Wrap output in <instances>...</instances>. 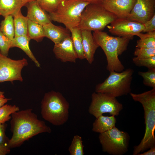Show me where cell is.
Returning a JSON list of instances; mask_svg holds the SVG:
<instances>
[{
	"instance_id": "obj_35",
	"label": "cell",
	"mask_w": 155,
	"mask_h": 155,
	"mask_svg": "<svg viewBox=\"0 0 155 155\" xmlns=\"http://www.w3.org/2000/svg\"><path fill=\"white\" fill-rule=\"evenodd\" d=\"M4 94L3 92L0 91V107L11 100L10 98H5Z\"/></svg>"
},
{
	"instance_id": "obj_32",
	"label": "cell",
	"mask_w": 155,
	"mask_h": 155,
	"mask_svg": "<svg viewBox=\"0 0 155 155\" xmlns=\"http://www.w3.org/2000/svg\"><path fill=\"white\" fill-rule=\"evenodd\" d=\"M134 55L140 58H145L152 57L155 56V48H136Z\"/></svg>"
},
{
	"instance_id": "obj_37",
	"label": "cell",
	"mask_w": 155,
	"mask_h": 155,
	"mask_svg": "<svg viewBox=\"0 0 155 155\" xmlns=\"http://www.w3.org/2000/svg\"><path fill=\"white\" fill-rule=\"evenodd\" d=\"M148 151L138 155H155V146L150 148Z\"/></svg>"
},
{
	"instance_id": "obj_18",
	"label": "cell",
	"mask_w": 155,
	"mask_h": 155,
	"mask_svg": "<svg viewBox=\"0 0 155 155\" xmlns=\"http://www.w3.org/2000/svg\"><path fill=\"white\" fill-rule=\"evenodd\" d=\"M26 3L22 0H0V15L4 18L9 15L13 16Z\"/></svg>"
},
{
	"instance_id": "obj_21",
	"label": "cell",
	"mask_w": 155,
	"mask_h": 155,
	"mask_svg": "<svg viewBox=\"0 0 155 155\" xmlns=\"http://www.w3.org/2000/svg\"><path fill=\"white\" fill-rule=\"evenodd\" d=\"M69 31L73 45L78 58L80 59H85L81 30L77 27L71 29Z\"/></svg>"
},
{
	"instance_id": "obj_38",
	"label": "cell",
	"mask_w": 155,
	"mask_h": 155,
	"mask_svg": "<svg viewBox=\"0 0 155 155\" xmlns=\"http://www.w3.org/2000/svg\"><path fill=\"white\" fill-rule=\"evenodd\" d=\"M90 3H100L102 0H84Z\"/></svg>"
},
{
	"instance_id": "obj_10",
	"label": "cell",
	"mask_w": 155,
	"mask_h": 155,
	"mask_svg": "<svg viewBox=\"0 0 155 155\" xmlns=\"http://www.w3.org/2000/svg\"><path fill=\"white\" fill-rule=\"evenodd\" d=\"M28 65L27 60L25 58L13 60L0 52V83L7 81L12 82L16 80L22 82L21 71Z\"/></svg>"
},
{
	"instance_id": "obj_29",
	"label": "cell",
	"mask_w": 155,
	"mask_h": 155,
	"mask_svg": "<svg viewBox=\"0 0 155 155\" xmlns=\"http://www.w3.org/2000/svg\"><path fill=\"white\" fill-rule=\"evenodd\" d=\"M61 0H36L39 6L47 12L51 13L57 9Z\"/></svg>"
},
{
	"instance_id": "obj_5",
	"label": "cell",
	"mask_w": 155,
	"mask_h": 155,
	"mask_svg": "<svg viewBox=\"0 0 155 155\" xmlns=\"http://www.w3.org/2000/svg\"><path fill=\"white\" fill-rule=\"evenodd\" d=\"M89 3L84 0H61L56 9L49 13L50 19L63 24L69 30L78 27L82 13Z\"/></svg>"
},
{
	"instance_id": "obj_36",
	"label": "cell",
	"mask_w": 155,
	"mask_h": 155,
	"mask_svg": "<svg viewBox=\"0 0 155 155\" xmlns=\"http://www.w3.org/2000/svg\"><path fill=\"white\" fill-rule=\"evenodd\" d=\"M10 150L6 146L0 145V155H5L10 153Z\"/></svg>"
},
{
	"instance_id": "obj_34",
	"label": "cell",
	"mask_w": 155,
	"mask_h": 155,
	"mask_svg": "<svg viewBox=\"0 0 155 155\" xmlns=\"http://www.w3.org/2000/svg\"><path fill=\"white\" fill-rule=\"evenodd\" d=\"M143 25L144 28L142 32H147L155 31V14Z\"/></svg>"
},
{
	"instance_id": "obj_17",
	"label": "cell",
	"mask_w": 155,
	"mask_h": 155,
	"mask_svg": "<svg viewBox=\"0 0 155 155\" xmlns=\"http://www.w3.org/2000/svg\"><path fill=\"white\" fill-rule=\"evenodd\" d=\"M81 32L85 59L91 64L94 60L96 51L99 46L95 40L91 31L82 30Z\"/></svg>"
},
{
	"instance_id": "obj_4",
	"label": "cell",
	"mask_w": 155,
	"mask_h": 155,
	"mask_svg": "<svg viewBox=\"0 0 155 155\" xmlns=\"http://www.w3.org/2000/svg\"><path fill=\"white\" fill-rule=\"evenodd\" d=\"M69 104L60 92L46 93L41 102V113L45 120L55 126L64 124L69 117Z\"/></svg>"
},
{
	"instance_id": "obj_42",
	"label": "cell",
	"mask_w": 155,
	"mask_h": 155,
	"mask_svg": "<svg viewBox=\"0 0 155 155\" xmlns=\"http://www.w3.org/2000/svg\"></svg>"
},
{
	"instance_id": "obj_40",
	"label": "cell",
	"mask_w": 155,
	"mask_h": 155,
	"mask_svg": "<svg viewBox=\"0 0 155 155\" xmlns=\"http://www.w3.org/2000/svg\"></svg>"
},
{
	"instance_id": "obj_39",
	"label": "cell",
	"mask_w": 155,
	"mask_h": 155,
	"mask_svg": "<svg viewBox=\"0 0 155 155\" xmlns=\"http://www.w3.org/2000/svg\"><path fill=\"white\" fill-rule=\"evenodd\" d=\"M23 1H24V2H26V3H27L30 2L32 1H35L36 0H22Z\"/></svg>"
},
{
	"instance_id": "obj_8",
	"label": "cell",
	"mask_w": 155,
	"mask_h": 155,
	"mask_svg": "<svg viewBox=\"0 0 155 155\" xmlns=\"http://www.w3.org/2000/svg\"><path fill=\"white\" fill-rule=\"evenodd\" d=\"M99 139L104 152L112 155H121L128 151L129 134L115 126L104 132L100 133Z\"/></svg>"
},
{
	"instance_id": "obj_26",
	"label": "cell",
	"mask_w": 155,
	"mask_h": 155,
	"mask_svg": "<svg viewBox=\"0 0 155 155\" xmlns=\"http://www.w3.org/2000/svg\"><path fill=\"white\" fill-rule=\"evenodd\" d=\"M82 137L78 135L74 136L68 150L71 155H84V152Z\"/></svg>"
},
{
	"instance_id": "obj_3",
	"label": "cell",
	"mask_w": 155,
	"mask_h": 155,
	"mask_svg": "<svg viewBox=\"0 0 155 155\" xmlns=\"http://www.w3.org/2000/svg\"><path fill=\"white\" fill-rule=\"evenodd\" d=\"M93 35L99 46L104 51L107 61L106 69L109 72H121L125 67L118 56L126 51L130 38L114 37L102 31H94Z\"/></svg>"
},
{
	"instance_id": "obj_41",
	"label": "cell",
	"mask_w": 155,
	"mask_h": 155,
	"mask_svg": "<svg viewBox=\"0 0 155 155\" xmlns=\"http://www.w3.org/2000/svg\"></svg>"
},
{
	"instance_id": "obj_28",
	"label": "cell",
	"mask_w": 155,
	"mask_h": 155,
	"mask_svg": "<svg viewBox=\"0 0 155 155\" xmlns=\"http://www.w3.org/2000/svg\"><path fill=\"white\" fill-rule=\"evenodd\" d=\"M138 74L143 78L144 85L155 88V68L148 69L146 72L139 71Z\"/></svg>"
},
{
	"instance_id": "obj_25",
	"label": "cell",
	"mask_w": 155,
	"mask_h": 155,
	"mask_svg": "<svg viewBox=\"0 0 155 155\" xmlns=\"http://www.w3.org/2000/svg\"><path fill=\"white\" fill-rule=\"evenodd\" d=\"M0 23V29L3 34L12 40L15 36V29L13 16L11 15L4 18Z\"/></svg>"
},
{
	"instance_id": "obj_33",
	"label": "cell",
	"mask_w": 155,
	"mask_h": 155,
	"mask_svg": "<svg viewBox=\"0 0 155 155\" xmlns=\"http://www.w3.org/2000/svg\"><path fill=\"white\" fill-rule=\"evenodd\" d=\"M7 126L5 123L0 124V145L7 147L9 139L7 136L5 131Z\"/></svg>"
},
{
	"instance_id": "obj_31",
	"label": "cell",
	"mask_w": 155,
	"mask_h": 155,
	"mask_svg": "<svg viewBox=\"0 0 155 155\" xmlns=\"http://www.w3.org/2000/svg\"><path fill=\"white\" fill-rule=\"evenodd\" d=\"M11 40L6 37L0 29V52L1 54L7 56L11 48Z\"/></svg>"
},
{
	"instance_id": "obj_9",
	"label": "cell",
	"mask_w": 155,
	"mask_h": 155,
	"mask_svg": "<svg viewBox=\"0 0 155 155\" xmlns=\"http://www.w3.org/2000/svg\"><path fill=\"white\" fill-rule=\"evenodd\" d=\"M88 112L96 118L104 113L117 116L123 108L122 104L116 97L108 94L94 92Z\"/></svg>"
},
{
	"instance_id": "obj_2",
	"label": "cell",
	"mask_w": 155,
	"mask_h": 155,
	"mask_svg": "<svg viewBox=\"0 0 155 155\" xmlns=\"http://www.w3.org/2000/svg\"><path fill=\"white\" fill-rule=\"evenodd\" d=\"M135 101L140 103L144 111L145 131L140 144L134 148L133 155H138L155 146V88L140 94L130 93Z\"/></svg>"
},
{
	"instance_id": "obj_23",
	"label": "cell",
	"mask_w": 155,
	"mask_h": 155,
	"mask_svg": "<svg viewBox=\"0 0 155 155\" xmlns=\"http://www.w3.org/2000/svg\"><path fill=\"white\" fill-rule=\"evenodd\" d=\"M136 36L140 38L137 41L136 48H155V31L145 34L140 32Z\"/></svg>"
},
{
	"instance_id": "obj_15",
	"label": "cell",
	"mask_w": 155,
	"mask_h": 155,
	"mask_svg": "<svg viewBox=\"0 0 155 155\" xmlns=\"http://www.w3.org/2000/svg\"><path fill=\"white\" fill-rule=\"evenodd\" d=\"M25 6L27 8L26 16L29 20L42 26L51 22L49 14L39 6L36 0L28 2Z\"/></svg>"
},
{
	"instance_id": "obj_27",
	"label": "cell",
	"mask_w": 155,
	"mask_h": 155,
	"mask_svg": "<svg viewBox=\"0 0 155 155\" xmlns=\"http://www.w3.org/2000/svg\"><path fill=\"white\" fill-rule=\"evenodd\" d=\"M19 108L16 105L4 104L0 107V124H3L11 119L10 115L19 111Z\"/></svg>"
},
{
	"instance_id": "obj_11",
	"label": "cell",
	"mask_w": 155,
	"mask_h": 155,
	"mask_svg": "<svg viewBox=\"0 0 155 155\" xmlns=\"http://www.w3.org/2000/svg\"><path fill=\"white\" fill-rule=\"evenodd\" d=\"M106 26L112 34L132 39L134 36L142 32L144 28L143 24L140 23L127 18H118Z\"/></svg>"
},
{
	"instance_id": "obj_6",
	"label": "cell",
	"mask_w": 155,
	"mask_h": 155,
	"mask_svg": "<svg viewBox=\"0 0 155 155\" xmlns=\"http://www.w3.org/2000/svg\"><path fill=\"white\" fill-rule=\"evenodd\" d=\"M117 18L106 10L101 2L89 3L82 13L78 27L81 30L102 31Z\"/></svg>"
},
{
	"instance_id": "obj_12",
	"label": "cell",
	"mask_w": 155,
	"mask_h": 155,
	"mask_svg": "<svg viewBox=\"0 0 155 155\" xmlns=\"http://www.w3.org/2000/svg\"><path fill=\"white\" fill-rule=\"evenodd\" d=\"M155 14V0H136L127 18L144 24Z\"/></svg>"
},
{
	"instance_id": "obj_20",
	"label": "cell",
	"mask_w": 155,
	"mask_h": 155,
	"mask_svg": "<svg viewBox=\"0 0 155 155\" xmlns=\"http://www.w3.org/2000/svg\"><path fill=\"white\" fill-rule=\"evenodd\" d=\"M116 122L115 116L102 115L96 118L93 124L92 130L100 133L104 132L115 126Z\"/></svg>"
},
{
	"instance_id": "obj_1",
	"label": "cell",
	"mask_w": 155,
	"mask_h": 155,
	"mask_svg": "<svg viewBox=\"0 0 155 155\" xmlns=\"http://www.w3.org/2000/svg\"><path fill=\"white\" fill-rule=\"evenodd\" d=\"M11 117L10 130L12 135L7 145L10 149L20 147L38 134L52 132L44 121L38 119L32 109L19 110L11 114Z\"/></svg>"
},
{
	"instance_id": "obj_7",
	"label": "cell",
	"mask_w": 155,
	"mask_h": 155,
	"mask_svg": "<svg viewBox=\"0 0 155 155\" xmlns=\"http://www.w3.org/2000/svg\"><path fill=\"white\" fill-rule=\"evenodd\" d=\"M133 72L130 68L121 72L110 71L105 80L96 86V92L108 94L116 98L127 95L131 91Z\"/></svg>"
},
{
	"instance_id": "obj_24",
	"label": "cell",
	"mask_w": 155,
	"mask_h": 155,
	"mask_svg": "<svg viewBox=\"0 0 155 155\" xmlns=\"http://www.w3.org/2000/svg\"><path fill=\"white\" fill-rule=\"evenodd\" d=\"M27 35L31 39L37 42L41 41L44 37L43 26L28 19Z\"/></svg>"
},
{
	"instance_id": "obj_13",
	"label": "cell",
	"mask_w": 155,
	"mask_h": 155,
	"mask_svg": "<svg viewBox=\"0 0 155 155\" xmlns=\"http://www.w3.org/2000/svg\"><path fill=\"white\" fill-rule=\"evenodd\" d=\"M136 0H102L101 3L118 18H127Z\"/></svg>"
},
{
	"instance_id": "obj_30",
	"label": "cell",
	"mask_w": 155,
	"mask_h": 155,
	"mask_svg": "<svg viewBox=\"0 0 155 155\" xmlns=\"http://www.w3.org/2000/svg\"><path fill=\"white\" fill-rule=\"evenodd\" d=\"M133 63L137 66H144L148 69L155 68V56L145 58H140L136 57L132 59Z\"/></svg>"
},
{
	"instance_id": "obj_22",
	"label": "cell",
	"mask_w": 155,
	"mask_h": 155,
	"mask_svg": "<svg viewBox=\"0 0 155 155\" xmlns=\"http://www.w3.org/2000/svg\"><path fill=\"white\" fill-rule=\"evenodd\" d=\"M15 36L27 35L28 19L24 16L20 11L13 16Z\"/></svg>"
},
{
	"instance_id": "obj_14",
	"label": "cell",
	"mask_w": 155,
	"mask_h": 155,
	"mask_svg": "<svg viewBox=\"0 0 155 155\" xmlns=\"http://www.w3.org/2000/svg\"><path fill=\"white\" fill-rule=\"evenodd\" d=\"M53 51L56 57L63 62L75 63L78 58L71 35L55 44Z\"/></svg>"
},
{
	"instance_id": "obj_16",
	"label": "cell",
	"mask_w": 155,
	"mask_h": 155,
	"mask_svg": "<svg viewBox=\"0 0 155 155\" xmlns=\"http://www.w3.org/2000/svg\"><path fill=\"white\" fill-rule=\"evenodd\" d=\"M42 26L44 37L50 39L55 44L59 43L67 37L70 36L69 30L60 26L55 25L51 22Z\"/></svg>"
},
{
	"instance_id": "obj_19",
	"label": "cell",
	"mask_w": 155,
	"mask_h": 155,
	"mask_svg": "<svg viewBox=\"0 0 155 155\" xmlns=\"http://www.w3.org/2000/svg\"><path fill=\"white\" fill-rule=\"evenodd\" d=\"M31 39L28 35L14 36L11 40V48L17 47L23 50L39 67L40 65L30 49L29 43Z\"/></svg>"
}]
</instances>
